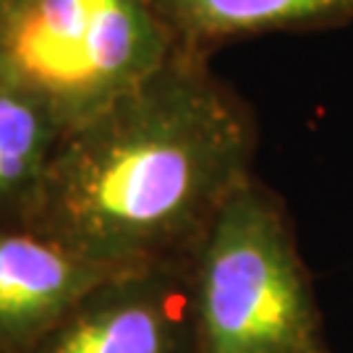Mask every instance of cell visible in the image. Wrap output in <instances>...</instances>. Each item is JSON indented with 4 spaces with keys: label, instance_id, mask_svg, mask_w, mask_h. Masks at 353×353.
<instances>
[{
    "label": "cell",
    "instance_id": "obj_1",
    "mask_svg": "<svg viewBox=\"0 0 353 353\" xmlns=\"http://www.w3.org/2000/svg\"><path fill=\"white\" fill-rule=\"evenodd\" d=\"M210 61L176 48L71 128L21 225L105 267L191 259L259 147L252 105Z\"/></svg>",
    "mask_w": 353,
    "mask_h": 353
},
{
    "label": "cell",
    "instance_id": "obj_2",
    "mask_svg": "<svg viewBox=\"0 0 353 353\" xmlns=\"http://www.w3.org/2000/svg\"><path fill=\"white\" fill-rule=\"evenodd\" d=\"M191 288L196 353H335L293 217L256 176L194 252Z\"/></svg>",
    "mask_w": 353,
    "mask_h": 353
},
{
    "label": "cell",
    "instance_id": "obj_3",
    "mask_svg": "<svg viewBox=\"0 0 353 353\" xmlns=\"http://www.w3.org/2000/svg\"><path fill=\"white\" fill-rule=\"evenodd\" d=\"M176 48L150 0H0V84L42 105L65 134Z\"/></svg>",
    "mask_w": 353,
    "mask_h": 353
},
{
    "label": "cell",
    "instance_id": "obj_4",
    "mask_svg": "<svg viewBox=\"0 0 353 353\" xmlns=\"http://www.w3.org/2000/svg\"><path fill=\"white\" fill-rule=\"evenodd\" d=\"M191 259L113 272L32 353H196Z\"/></svg>",
    "mask_w": 353,
    "mask_h": 353
},
{
    "label": "cell",
    "instance_id": "obj_5",
    "mask_svg": "<svg viewBox=\"0 0 353 353\" xmlns=\"http://www.w3.org/2000/svg\"><path fill=\"white\" fill-rule=\"evenodd\" d=\"M118 270L123 267L92 262L21 223H0V353H32Z\"/></svg>",
    "mask_w": 353,
    "mask_h": 353
},
{
    "label": "cell",
    "instance_id": "obj_6",
    "mask_svg": "<svg viewBox=\"0 0 353 353\" xmlns=\"http://www.w3.org/2000/svg\"><path fill=\"white\" fill-rule=\"evenodd\" d=\"M178 48L212 58L262 34L325 32L353 21V0H150Z\"/></svg>",
    "mask_w": 353,
    "mask_h": 353
},
{
    "label": "cell",
    "instance_id": "obj_7",
    "mask_svg": "<svg viewBox=\"0 0 353 353\" xmlns=\"http://www.w3.org/2000/svg\"><path fill=\"white\" fill-rule=\"evenodd\" d=\"M63 137L42 105L0 84V223H21Z\"/></svg>",
    "mask_w": 353,
    "mask_h": 353
}]
</instances>
